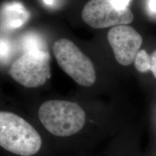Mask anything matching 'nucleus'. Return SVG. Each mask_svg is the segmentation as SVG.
<instances>
[{"instance_id": "f8f14e48", "label": "nucleus", "mask_w": 156, "mask_h": 156, "mask_svg": "<svg viewBox=\"0 0 156 156\" xmlns=\"http://www.w3.org/2000/svg\"><path fill=\"white\" fill-rule=\"evenodd\" d=\"M43 1L47 5H51L54 3V0H43Z\"/></svg>"}, {"instance_id": "7ed1b4c3", "label": "nucleus", "mask_w": 156, "mask_h": 156, "mask_svg": "<svg viewBox=\"0 0 156 156\" xmlns=\"http://www.w3.org/2000/svg\"><path fill=\"white\" fill-rule=\"evenodd\" d=\"M53 51L58 66L76 83L85 87L92 86L95 83L92 61L71 41L58 39L54 43Z\"/></svg>"}, {"instance_id": "6e6552de", "label": "nucleus", "mask_w": 156, "mask_h": 156, "mask_svg": "<svg viewBox=\"0 0 156 156\" xmlns=\"http://www.w3.org/2000/svg\"><path fill=\"white\" fill-rule=\"evenodd\" d=\"M23 46L25 49V52L34 51H47V50L44 49V45L43 44L42 39L34 35L25 36L23 39Z\"/></svg>"}, {"instance_id": "f257e3e1", "label": "nucleus", "mask_w": 156, "mask_h": 156, "mask_svg": "<svg viewBox=\"0 0 156 156\" xmlns=\"http://www.w3.org/2000/svg\"><path fill=\"white\" fill-rule=\"evenodd\" d=\"M0 145L22 156L36 154L42 145L40 134L29 123L11 112H0Z\"/></svg>"}, {"instance_id": "20e7f679", "label": "nucleus", "mask_w": 156, "mask_h": 156, "mask_svg": "<svg viewBox=\"0 0 156 156\" xmlns=\"http://www.w3.org/2000/svg\"><path fill=\"white\" fill-rule=\"evenodd\" d=\"M49 58L45 51L25 52L10 64L9 75L25 87L41 86L50 77Z\"/></svg>"}, {"instance_id": "9d476101", "label": "nucleus", "mask_w": 156, "mask_h": 156, "mask_svg": "<svg viewBox=\"0 0 156 156\" xmlns=\"http://www.w3.org/2000/svg\"><path fill=\"white\" fill-rule=\"evenodd\" d=\"M131 0H114V2L117 7L119 8H126L128 7L129 4Z\"/></svg>"}, {"instance_id": "f03ea898", "label": "nucleus", "mask_w": 156, "mask_h": 156, "mask_svg": "<svg viewBox=\"0 0 156 156\" xmlns=\"http://www.w3.org/2000/svg\"><path fill=\"white\" fill-rule=\"evenodd\" d=\"M41 122L56 136H69L77 133L85 123V113L77 103L67 101L51 100L38 109Z\"/></svg>"}, {"instance_id": "423d86ee", "label": "nucleus", "mask_w": 156, "mask_h": 156, "mask_svg": "<svg viewBox=\"0 0 156 156\" xmlns=\"http://www.w3.org/2000/svg\"><path fill=\"white\" fill-rule=\"evenodd\" d=\"M107 38L116 61L123 66L134 62L143 41L141 35L127 25L113 27L109 30Z\"/></svg>"}, {"instance_id": "1a4fd4ad", "label": "nucleus", "mask_w": 156, "mask_h": 156, "mask_svg": "<svg viewBox=\"0 0 156 156\" xmlns=\"http://www.w3.org/2000/svg\"><path fill=\"white\" fill-rule=\"evenodd\" d=\"M152 71L153 75L156 79V50L151 54V55L146 54L143 62V73Z\"/></svg>"}, {"instance_id": "39448f33", "label": "nucleus", "mask_w": 156, "mask_h": 156, "mask_svg": "<svg viewBox=\"0 0 156 156\" xmlns=\"http://www.w3.org/2000/svg\"><path fill=\"white\" fill-rule=\"evenodd\" d=\"M84 22L95 29L130 24L134 15L129 7L119 8L114 0H90L82 11Z\"/></svg>"}, {"instance_id": "0eeeda50", "label": "nucleus", "mask_w": 156, "mask_h": 156, "mask_svg": "<svg viewBox=\"0 0 156 156\" xmlns=\"http://www.w3.org/2000/svg\"><path fill=\"white\" fill-rule=\"evenodd\" d=\"M30 14L21 3L9 2L2 7V18L7 28H17L28 20Z\"/></svg>"}, {"instance_id": "9b49d317", "label": "nucleus", "mask_w": 156, "mask_h": 156, "mask_svg": "<svg viewBox=\"0 0 156 156\" xmlns=\"http://www.w3.org/2000/svg\"><path fill=\"white\" fill-rule=\"evenodd\" d=\"M147 7L151 13L153 14L156 13V0H148Z\"/></svg>"}]
</instances>
